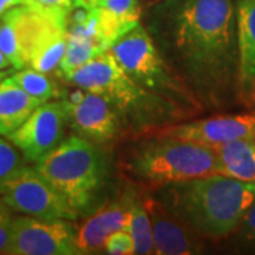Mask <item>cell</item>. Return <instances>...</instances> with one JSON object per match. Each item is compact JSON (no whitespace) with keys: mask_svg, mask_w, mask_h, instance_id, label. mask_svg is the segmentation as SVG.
Returning <instances> with one entry per match:
<instances>
[{"mask_svg":"<svg viewBox=\"0 0 255 255\" xmlns=\"http://www.w3.org/2000/svg\"><path fill=\"white\" fill-rule=\"evenodd\" d=\"M142 24L167 64L204 110L237 94V6L234 0H155Z\"/></svg>","mask_w":255,"mask_h":255,"instance_id":"1","label":"cell"},{"mask_svg":"<svg viewBox=\"0 0 255 255\" xmlns=\"http://www.w3.org/2000/svg\"><path fill=\"white\" fill-rule=\"evenodd\" d=\"M153 191L174 214L207 240H223L234 234L255 200V183L221 173L172 183Z\"/></svg>","mask_w":255,"mask_h":255,"instance_id":"2","label":"cell"},{"mask_svg":"<svg viewBox=\"0 0 255 255\" xmlns=\"http://www.w3.org/2000/svg\"><path fill=\"white\" fill-rule=\"evenodd\" d=\"M64 80L105 97L117 108L127 130L133 136L189 118L170 102L139 87L122 70L110 50L65 74Z\"/></svg>","mask_w":255,"mask_h":255,"instance_id":"3","label":"cell"},{"mask_svg":"<svg viewBox=\"0 0 255 255\" xmlns=\"http://www.w3.org/2000/svg\"><path fill=\"white\" fill-rule=\"evenodd\" d=\"M119 159L128 177L156 190L172 183L220 173L214 147L166 136H137Z\"/></svg>","mask_w":255,"mask_h":255,"instance_id":"4","label":"cell"},{"mask_svg":"<svg viewBox=\"0 0 255 255\" xmlns=\"http://www.w3.org/2000/svg\"><path fill=\"white\" fill-rule=\"evenodd\" d=\"M67 206L80 217L101 200L108 182V160L98 143L73 135L34 163Z\"/></svg>","mask_w":255,"mask_h":255,"instance_id":"5","label":"cell"},{"mask_svg":"<svg viewBox=\"0 0 255 255\" xmlns=\"http://www.w3.org/2000/svg\"><path fill=\"white\" fill-rule=\"evenodd\" d=\"M110 51L122 70L145 91L170 102L189 118L204 111L194 92L160 54L142 21L119 37Z\"/></svg>","mask_w":255,"mask_h":255,"instance_id":"6","label":"cell"},{"mask_svg":"<svg viewBox=\"0 0 255 255\" xmlns=\"http://www.w3.org/2000/svg\"><path fill=\"white\" fill-rule=\"evenodd\" d=\"M0 197L13 211L24 216L44 220L78 219L34 166L26 164L14 176L0 183Z\"/></svg>","mask_w":255,"mask_h":255,"instance_id":"7","label":"cell"},{"mask_svg":"<svg viewBox=\"0 0 255 255\" xmlns=\"http://www.w3.org/2000/svg\"><path fill=\"white\" fill-rule=\"evenodd\" d=\"M73 220L13 217L6 253L9 255H80Z\"/></svg>","mask_w":255,"mask_h":255,"instance_id":"8","label":"cell"},{"mask_svg":"<svg viewBox=\"0 0 255 255\" xmlns=\"http://www.w3.org/2000/svg\"><path fill=\"white\" fill-rule=\"evenodd\" d=\"M77 88L61 101L67 111L68 125L75 135L98 145L124 136L128 132L125 122L110 101L97 92Z\"/></svg>","mask_w":255,"mask_h":255,"instance_id":"9","label":"cell"},{"mask_svg":"<svg viewBox=\"0 0 255 255\" xmlns=\"http://www.w3.org/2000/svg\"><path fill=\"white\" fill-rule=\"evenodd\" d=\"M139 136H166L217 147L240 137L255 136V112L191 119L152 129Z\"/></svg>","mask_w":255,"mask_h":255,"instance_id":"10","label":"cell"},{"mask_svg":"<svg viewBox=\"0 0 255 255\" xmlns=\"http://www.w3.org/2000/svg\"><path fill=\"white\" fill-rule=\"evenodd\" d=\"M67 125L68 118L63 102H44L7 139L26 162L36 163L63 142Z\"/></svg>","mask_w":255,"mask_h":255,"instance_id":"11","label":"cell"},{"mask_svg":"<svg viewBox=\"0 0 255 255\" xmlns=\"http://www.w3.org/2000/svg\"><path fill=\"white\" fill-rule=\"evenodd\" d=\"M152 221L156 251L159 255H191L203 251L201 236L174 214L155 194L140 196Z\"/></svg>","mask_w":255,"mask_h":255,"instance_id":"12","label":"cell"},{"mask_svg":"<svg viewBox=\"0 0 255 255\" xmlns=\"http://www.w3.org/2000/svg\"><path fill=\"white\" fill-rule=\"evenodd\" d=\"M44 7L38 3L17 6L0 20V48L14 70L26 68L28 51Z\"/></svg>","mask_w":255,"mask_h":255,"instance_id":"13","label":"cell"},{"mask_svg":"<svg viewBox=\"0 0 255 255\" xmlns=\"http://www.w3.org/2000/svg\"><path fill=\"white\" fill-rule=\"evenodd\" d=\"M132 196L133 191H128L101 206L77 227L75 244L80 255L100 253L111 234L127 228Z\"/></svg>","mask_w":255,"mask_h":255,"instance_id":"14","label":"cell"},{"mask_svg":"<svg viewBox=\"0 0 255 255\" xmlns=\"http://www.w3.org/2000/svg\"><path fill=\"white\" fill-rule=\"evenodd\" d=\"M70 14L46 9L28 51L27 67L50 74L61 63L68 38Z\"/></svg>","mask_w":255,"mask_h":255,"instance_id":"15","label":"cell"},{"mask_svg":"<svg viewBox=\"0 0 255 255\" xmlns=\"http://www.w3.org/2000/svg\"><path fill=\"white\" fill-rule=\"evenodd\" d=\"M237 97L255 107V0H237Z\"/></svg>","mask_w":255,"mask_h":255,"instance_id":"16","label":"cell"},{"mask_svg":"<svg viewBox=\"0 0 255 255\" xmlns=\"http://www.w3.org/2000/svg\"><path fill=\"white\" fill-rule=\"evenodd\" d=\"M74 7L95 11L101 37L108 48L142 20L140 0H74Z\"/></svg>","mask_w":255,"mask_h":255,"instance_id":"17","label":"cell"},{"mask_svg":"<svg viewBox=\"0 0 255 255\" xmlns=\"http://www.w3.org/2000/svg\"><path fill=\"white\" fill-rule=\"evenodd\" d=\"M41 102L24 91L11 78L0 82V136H9L21 127Z\"/></svg>","mask_w":255,"mask_h":255,"instance_id":"18","label":"cell"},{"mask_svg":"<svg viewBox=\"0 0 255 255\" xmlns=\"http://www.w3.org/2000/svg\"><path fill=\"white\" fill-rule=\"evenodd\" d=\"M220 173L246 183H255V136L240 137L214 147Z\"/></svg>","mask_w":255,"mask_h":255,"instance_id":"19","label":"cell"},{"mask_svg":"<svg viewBox=\"0 0 255 255\" xmlns=\"http://www.w3.org/2000/svg\"><path fill=\"white\" fill-rule=\"evenodd\" d=\"M125 230L133 238L135 254H155L156 246L152 221L142 203L140 196H137L135 191L129 206V219Z\"/></svg>","mask_w":255,"mask_h":255,"instance_id":"20","label":"cell"},{"mask_svg":"<svg viewBox=\"0 0 255 255\" xmlns=\"http://www.w3.org/2000/svg\"><path fill=\"white\" fill-rule=\"evenodd\" d=\"M10 78L41 104L48 102L58 95L57 87L48 78V75L46 73L37 71L34 68L26 67L21 70H16V73L10 74Z\"/></svg>","mask_w":255,"mask_h":255,"instance_id":"21","label":"cell"},{"mask_svg":"<svg viewBox=\"0 0 255 255\" xmlns=\"http://www.w3.org/2000/svg\"><path fill=\"white\" fill-rule=\"evenodd\" d=\"M17 150L10 140L0 136V183L10 179L26 166L24 157Z\"/></svg>","mask_w":255,"mask_h":255,"instance_id":"22","label":"cell"},{"mask_svg":"<svg viewBox=\"0 0 255 255\" xmlns=\"http://www.w3.org/2000/svg\"><path fill=\"white\" fill-rule=\"evenodd\" d=\"M104 253L111 255H133L135 254V243L132 236L127 230H119L107 238Z\"/></svg>","mask_w":255,"mask_h":255,"instance_id":"23","label":"cell"},{"mask_svg":"<svg viewBox=\"0 0 255 255\" xmlns=\"http://www.w3.org/2000/svg\"><path fill=\"white\" fill-rule=\"evenodd\" d=\"M13 210L7 206V203L0 197V254L6 253V248L9 244L10 227H11V216Z\"/></svg>","mask_w":255,"mask_h":255,"instance_id":"24","label":"cell"},{"mask_svg":"<svg viewBox=\"0 0 255 255\" xmlns=\"http://www.w3.org/2000/svg\"><path fill=\"white\" fill-rule=\"evenodd\" d=\"M237 231L240 238L244 243L255 246V200L250 206V209L247 210V213L244 214V217H243L240 226H238Z\"/></svg>","mask_w":255,"mask_h":255,"instance_id":"25","label":"cell"},{"mask_svg":"<svg viewBox=\"0 0 255 255\" xmlns=\"http://www.w3.org/2000/svg\"><path fill=\"white\" fill-rule=\"evenodd\" d=\"M36 1L46 9L61 11L65 14H71L74 9V0H36Z\"/></svg>","mask_w":255,"mask_h":255,"instance_id":"26","label":"cell"},{"mask_svg":"<svg viewBox=\"0 0 255 255\" xmlns=\"http://www.w3.org/2000/svg\"><path fill=\"white\" fill-rule=\"evenodd\" d=\"M36 0H0V20L9 11L17 6H27V4H34Z\"/></svg>","mask_w":255,"mask_h":255,"instance_id":"27","label":"cell"},{"mask_svg":"<svg viewBox=\"0 0 255 255\" xmlns=\"http://www.w3.org/2000/svg\"><path fill=\"white\" fill-rule=\"evenodd\" d=\"M11 67V64L7 60V57L4 55V53L1 51V48H0V70H7Z\"/></svg>","mask_w":255,"mask_h":255,"instance_id":"28","label":"cell"},{"mask_svg":"<svg viewBox=\"0 0 255 255\" xmlns=\"http://www.w3.org/2000/svg\"><path fill=\"white\" fill-rule=\"evenodd\" d=\"M14 71V68H7V70H0V82L3 81L6 77H9L10 74Z\"/></svg>","mask_w":255,"mask_h":255,"instance_id":"29","label":"cell"},{"mask_svg":"<svg viewBox=\"0 0 255 255\" xmlns=\"http://www.w3.org/2000/svg\"><path fill=\"white\" fill-rule=\"evenodd\" d=\"M140 1H143V3H150V1H155V0H140Z\"/></svg>","mask_w":255,"mask_h":255,"instance_id":"30","label":"cell"}]
</instances>
